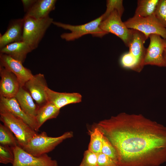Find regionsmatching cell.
<instances>
[{"mask_svg":"<svg viewBox=\"0 0 166 166\" xmlns=\"http://www.w3.org/2000/svg\"><path fill=\"white\" fill-rule=\"evenodd\" d=\"M95 125L114 148L119 166L166 161V127L141 114L122 113Z\"/></svg>","mask_w":166,"mask_h":166,"instance_id":"6da1fadb","label":"cell"},{"mask_svg":"<svg viewBox=\"0 0 166 166\" xmlns=\"http://www.w3.org/2000/svg\"><path fill=\"white\" fill-rule=\"evenodd\" d=\"M73 136L72 132H67L57 137L49 136L45 132L36 134L22 148L33 155L38 156L53 150L63 140Z\"/></svg>","mask_w":166,"mask_h":166,"instance_id":"7a4b0ae2","label":"cell"},{"mask_svg":"<svg viewBox=\"0 0 166 166\" xmlns=\"http://www.w3.org/2000/svg\"><path fill=\"white\" fill-rule=\"evenodd\" d=\"M23 41L33 50L37 48L53 19L49 16L40 19L24 16Z\"/></svg>","mask_w":166,"mask_h":166,"instance_id":"3957f363","label":"cell"},{"mask_svg":"<svg viewBox=\"0 0 166 166\" xmlns=\"http://www.w3.org/2000/svg\"><path fill=\"white\" fill-rule=\"evenodd\" d=\"M0 120L14 133L22 148L37 133L22 120L9 112L0 111Z\"/></svg>","mask_w":166,"mask_h":166,"instance_id":"277c9868","label":"cell"},{"mask_svg":"<svg viewBox=\"0 0 166 166\" xmlns=\"http://www.w3.org/2000/svg\"><path fill=\"white\" fill-rule=\"evenodd\" d=\"M102 20L101 15L91 22L80 25L73 26L54 21L53 24L58 27L71 31L70 33H63L60 36L62 39L69 41L74 40L89 34H91L93 37L102 38L108 34L100 27Z\"/></svg>","mask_w":166,"mask_h":166,"instance_id":"5b68a950","label":"cell"},{"mask_svg":"<svg viewBox=\"0 0 166 166\" xmlns=\"http://www.w3.org/2000/svg\"><path fill=\"white\" fill-rule=\"evenodd\" d=\"M124 23L128 28L141 32L147 39L151 34H156L166 40V29L160 23L154 14L145 17L134 15Z\"/></svg>","mask_w":166,"mask_h":166,"instance_id":"8992f818","label":"cell"},{"mask_svg":"<svg viewBox=\"0 0 166 166\" xmlns=\"http://www.w3.org/2000/svg\"><path fill=\"white\" fill-rule=\"evenodd\" d=\"M121 15L115 10L101 22L100 28L108 33H111L118 37L128 47L132 39L133 30L128 28L121 19Z\"/></svg>","mask_w":166,"mask_h":166,"instance_id":"52a82bcc","label":"cell"},{"mask_svg":"<svg viewBox=\"0 0 166 166\" xmlns=\"http://www.w3.org/2000/svg\"><path fill=\"white\" fill-rule=\"evenodd\" d=\"M11 147L14 155L12 166H58L57 161L47 154L36 156L27 152L19 145Z\"/></svg>","mask_w":166,"mask_h":166,"instance_id":"ba28073f","label":"cell"},{"mask_svg":"<svg viewBox=\"0 0 166 166\" xmlns=\"http://www.w3.org/2000/svg\"><path fill=\"white\" fill-rule=\"evenodd\" d=\"M149 38L150 41L146 48L144 65L165 67L163 57L164 51L166 48L165 40L156 34H151Z\"/></svg>","mask_w":166,"mask_h":166,"instance_id":"9c48e42d","label":"cell"},{"mask_svg":"<svg viewBox=\"0 0 166 166\" xmlns=\"http://www.w3.org/2000/svg\"><path fill=\"white\" fill-rule=\"evenodd\" d=\"M24 87L39 106L48 101L46 92L48 86L43 74L39 73L33 75Z\"/></svg>","mask_w":166,"mask_h":166,"instance_id":"30bf717a","label":"cell"},{"mask_svg":"<svg viewBox=\"0 0 166 166\" xmlns=\"http://www.w3.org/2000/svg\"><path fill=\"white\" fill-rule=\"evenodd\" d=\"M23 63L11 57L0 53V66L13 73L18 78L21 87L33 76L31 71L23 65Z\"/></svg>","mask_w":166,"mask_h":166,"instance_id":"8fae6325","label":"cell"},{"mask_svg":"<svg viewBox=\"0 0 166 166\" xmlns=\"http://www.w3.org/2000/svg\"><path fill=\"white\" fill-rule=\"evenodd\" d=\"M0 111L9 112L22 119L36 132L39 131L35 117L25 113L15 97L6 98L0 97Z\"/></svg>","mask_w":166,"mask_h":166,"instance_id":"7c38bea8","label":"cell"},{"mask_svg":"<svg viewBox=\"0 0 166 166\" xmlns=\"http://www.w3.org/2000/svg\"><path fill=\"white\" fill-rule=\"evenodd\" d=\"M0 97L6 98L15 97L21 87L16 76L0 66Z\"/></svg>","mask_w":166,"mask_h":166,"instance_id":"4fadbf2b","label":"cell"},{"mask_svg":"<svg viewBox=\"0 0 166 166\" xmlns=\"http://www.w3.org/2000/svg\"><path fill=\"white\" fill-rule=\"evenodd\" d=\"M147 39L142 33L133 30L132 36L128 47L129 52L136 59L138 72H141L144 66V61L146 48L144 44Z\"/></svg>","mask_w":166,"mask_h":166,"instance_id":"5bb4252c","label":"cell"},{"mask_svg":"<svg viewBox=\"0 0 166 166\" xmlns=\"http://www.w3.org/2000/svg\"><path fill=\"white\" fill-rule=\"evenodd\" d=\"M24 19L18 18L11 20L7 29L0 36V49L10 44L23 41Z\"/></svg>","mask_w":166,"mask_h":166,"instance_id":"9a60e30c","label":"cell"},{"mask_svg":"<svg viewBox=\"0 0 166 166\" xmlns=\"http://www.w3.org/2000/svg\"><path fill=\"white\" fill-rule=\"evenodd\" d=\"M46 92L47 101L59 109L70 104L80 103L82 101L81 95L77 93H60L53 91L48 87Z\"/></svg>","mask_w":166,"mask_h":166,"instance_id":"2e32d148","label":"cell"},{"mask_svg":"<svg viewBox=\"0 0 166 166\" xmlns=\"http://www.w3.org/2000/svg\"><path fill=\"white\" fill-rule=\"evenodd\" d=\"M33 49L23 41L13 42L0 49V53L7 55L23 63L27 54Z\"/></svg>","mask_w":166,"mask_h":166,"instance_id":"e0dca14e","label":"cell"},{"mask_svg":"<svg viewBox=\"0 0 166 166\" xmlns=\"http://www.w3.org/2000/svg\"><path fill=\"white\" fill-rule=\"evenodd\" d=\"M56 2L55 0H36L24 16L37 19L47 17L49 13L55 9Z\"/></svg>","mask_w":166,"mask_h":166,"instance_id":"ac0fdd59","label":"cell"},{"mask_svg":"<svg viewBox=\"0 0 166 166\" xmlns=\"http://www.w3.org/2000/svg\"><path fill=\"white\" fill-rule=\"evenodd\" d=\"M15 98L23 111L27 114L35 117L39 106L24 87H21Z\"/></svg>","mask_w":166,"mask_h":166,"instance_id":"d6986e66","label":"cell"},{"mask_svg":"<svg viewBox=\"0 0 166 166\" xmlns=\"http://www.w3.org/2000/svg\"><path fill=\"white\" fill-rule=\"evenodd\" d=\"M60 111V109L49 101L40 106L35 117L38 130L46 121L56 118Z\"/></svg>","mask_w":166,"mask_h":166,"instance_id":"ffe728a7","label":"cell"},{"mask_svg":"<svg viewBox=\"0 0 166 166\" xmlns=\"http://www.w3.org/2000/svg\"><path fill=\"white\" fill-rule=\"evenodd\" d=\"M159 0H138L135 14L145 17L154 14Z\"/></svg>","mask_w":166,"mask_h":166,"instance_id":"44dd1931","label":"cell"},{"mask_svg":"<svg viewBox=\"0 0 166 166\" xmlns=\"http://www.w3.org/2000/svg\"><path fill=\"white\" fill-rule=\"evenodd\" d=\"M94 127L93 131H90V139L88 149L98 154L101 152L103 134L95 125Z\"/></svg>","mask_w":166,"mask_h":166,"instance_id":"7402d4cb","label":"cell"},{"mask_svg":"<svg viewBox=\"0 0 166 166\" xmlns=\"http://www.w3.org/2000/svg\"><path fill=\"white\" fill-rule=\"evenodd\" d=\"M0 144L13 147L19 145L15 136L10 130L5 125L0 124Z\"/></svg>","mask_w":166,"mask_h":166,"instance_id":"603a6c76","label":"cell"},{"mask_svg":"<svg viewBox=\"0 0 166 166\" xmlns=\"http://www.w3.org/2000/svg\"><path fill=\"white\" fill-rule=\"evenodd\" d=\"M14 160V155L12 148L7 145L0 144V163L12 164Z\"/></svg>","mask_w":166,"mask_h":166,"instance_id":"cb8c5ba5","label":"cell"},{"mask_svg":"<svg viewBox=\"0 0 166 166\" xmlns=\"http://www.w3.org/2000/svg\"><path fill=\"white\" fill-rule=\"evenodd\" d=\"M123 2V1L122 0H107L106 10L102 15V20L107 18L111 12L115 10H117L119 13L122 16L124 11Z\"/></svg>","mask_w":166,"mask_h":166,"instance_id":"d4e9b609","label":"cell"},{"mask_svg":"<svg viewBox=\"0 0 166 166\" xmlns=\"http://www.w3.org/2000/svg\"><path fill=\"white\" fill-rule=\"evenodd\" d=\"M120 63L121 66L137 72V62L136 59L130 52L123 54L120 59Z\"/></svg>","mask_w":166,"mask_h":166,"instance_id":"484cf974","label":"cell"},{"mask_svg":"<svg viewBox=\"0 0 166 166\" xmlns=\"http://www.w3.org/2000/svg\"><path fill=\"white\" fill-rule=\"evenodd\" d=\"M154 15L160 23L166 29V0H159Z\"/></svg>","mask_w":166,"mask_h":166,"instance_id":"4316f807","label":"cell"},{"mask_svg":"<svg viewBox=\"0 0 166 166\" xmlns=\"http://www.w3.org/2000/svg\"><path fill=\"white\" fill-rule=\"evenodd\" d=\"M101 152L112 158L118 163L117 155L114 148L104 135Z\"/></svg>","mask_w":166,"mask_h":166,"instance_id":"83f0119b","label":"cell"},{"mask_svg":"<svg viewBox=\"0 0 166 166\" xmlns=\"http://www.w3.org/2000/svg\"><path fill=\"white\" fill-rule=\"evenodd\" d=\"M79 166H97V154L89 149L86 150Z\"/></svg>","mask_w":166,"mask_h":166,"instance_id":"f1b7e54d","label":"cell"},{"mask_svg":"<svg viewBox=\"0 0 166 166\" xmlns=\"http://www.w3.org/2000/svg\"><path fill=\"white\" fill-rule=\"evenodd\" d=\"M97 166H119L118 163L102 152L97 154Z\"/></svg>","mask_w":166,"mask_h":166,"instance_id":"f546056e","label":"cell"},{"mask_svg":"<svg viewBox=\"0 0 166 166\" xmlns=\"http://www.w3.org/2000/svg\"><path fill=\"white\" fill-rule=\"evenodd\" d=\"M36 0H22L24 10L26 13L30 9Z\"/></svg>","mask_w":166,"mask_h":166,"instance_id":"4dcf8cb0","label":"cell"},{"mask_svg":"<svg viewBox=\"0 0 166 166\" xmlns=\"http://www.w3.org/2000/svg\"><path fill=\"white\" fill-rule=\"evenodd\" d=\"M163 57L165 63V67H166V48L165 49L164 51Z\"/></svg>","mask_w":166,"mask_h":166,"instance_id":"1f68e13d","label":"cell"},{"mask_svg":"<svg viewBox=\"0 0 166 166\" xmlns=\"http://www.w3.org/2000/svg\"><path fill=\"white\" fill-rule=\"evenodd\" d=\"M165 40V47H166V40L164 39Z\"/></svg>","mask_w":166,"mask_h":166,"instance_id":"d6a6232c","label":"cell"}]
</instances>
